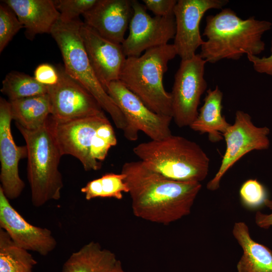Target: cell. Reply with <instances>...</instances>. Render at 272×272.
Returning <instances> with one entry per match:
<instances>
[{"label": "cell", "instance_id": "1f68e13d", "mask_svg": "<svg viewBox=\"0 0 272 272\" xmlns=\"http://www.w3.org/2000/svg\"><path fill=\"white\" fill-rule=\"evenodd\" d=\"M270 52V55L266 57L247 55L248 59L252 63L253 67L256 72L272 76V38Z\"/></svg>", "mask_w": 272, "mask_h": 272}, {"label": "cell", "instance_id": "7c38bea8", "mask_svg": "<svg viewBox=\"0 0 272 272\" xmlns=\"http://www.w3.org/2000/svg\"><path fill=\"white\" fill-rule=\"evenodd\" d=\"M58 69V82L46 86L50 115L54 120L65 122L104 114L100 104L87 90L69 76L64 67Z\"/></svg>", "mask_w": 272, "mask_h": 272}, {"label": "cell", "instance_id": "7402d4cb", "mask_svg": "<svg viewBox=\"0 0 272 272\" xmlns=\"http://www.w3.org/2000/svg\"><path fill=\"white\" fill-rule=\"evenodd\" d=\"M9 102L12 120L27 129L40 127L45 123L51 114L47 93Z\"/></svg>", "mask_w": 272, "mask_h": 272}, {"label": "cell", "instance_id": "2e32d148", "mask_svg": "<svg viewBox=\"0 0 272 272\" xmlns=\"http://www.w3.org/2000/svg\"><path fill=\"white\" fill-rule=\"evenodd\" d=\"M80 33L91 65L106 91L111 82L119 80L127 58L122 45L104 38L84 23Z\"/></svg>", "mask_w": 272, "mask_h": 272}, {"label": "cell", "instance_id": "30bf717a", "mask_svg": "<svg viewBox=\"0 0 272 272\" xmlns=\"http://www.w3.org/2000/svg\"><path fill=\"white\" fill-rule=\"evenodd\" d=\"M133 15L129 25V34L121 44L126 57H138L146 50L168 44L174 38V16L151 17L145 5L132 0Z\"/></svg>", "mask_w": 272, "mask_h": 272}, {"label": "cell", "instance_id": "277c9868", "mask_svg": "<svg viewBox=\"0 0 272 272\" xmlns=\"http://www.w3.org/2000/svg\"><path fill=\"white\" fill-rule=\"evenodd\" d=\"M16 125L27 149V173L32 205L40 207L50 200H59L63 186L59 170L62 156L48 119L44 124L34 130L27 129L17 123Z\"/></svg>", "mask_w": 272, "mask_h": 272}, {"label": "cell", "instance_id": "484cf974", "mask_svg": "<svg viewBox=\"0 0 272 272\" xmlns=\"http://www.w3.org/2000/svg\"><path fill=\"white\" fill-rule=\"evenodd\" d=\"M116 144L114 130L108 121L101 125L96 130L91 147L92 157L101 162L104 160L111 147Z\"/></svg>", "mask_w": 272, "mask_h": 272}, {"label": "cell", "instance_id": "8fae6325", "mask_svg": "<svg viewBox=\"0 0 272 272\" xmlns=\"http://www.w3.org/2000/svg\"><path fill=\"white\" fill-rule=\"evenodd\" d=\"M108 121L105 114L65 122L56 121L51 115L48 118L62 156L76 157L86 171L101 167V162L92 157L91 147L98 128Z\"/></svg>", "mask_w": 272, "mask_h": 272}, {"label": "cell", "instance_id": "d6986e66", "mask_svg": "<svg viewBox=\"0 0 272 272\" xmlns=\"http://www.w3.org/2000/svg\"><path fill=\"white\" fill-rule=\"evenodd\" d=\"M62 272H127L114 253L90 241L64 262Z\"/></svg>", "mask_w": 272, "mask_h": 272}, {"label": "cell", "instance_id": "d4e9b609", "mask_svg": "<svg viewBox=\"0 0 272 272\" xmlns=\"http://www.w3.org/2000/svg\"><path fill=\"white\" fill-rule=\"evenodd\" d=\"M1 91L8 97L9 101H13L47 94V88L34 77L13 71L6 76Z\"/></svg>", "mask_w": 272, "mask_h": 272}, {"label": "cell", "instance_id": "ffe728a7", "mask_svg": "<svg viewBox=\"0 0 272 272\" xmlns=\"http://www.w3.org/2000/svg\"><path fill=\"white\" fill-rule=\"evenodd\" d=\"M232 233L243 250L237 264L238 272H272V251L251 238L244 222H236Z\"/></svg>", "mask_w": 272, "mask_h": 272}, {"label": "cell", "instance_id": "f1b7e54d", "mask_svg": "<svg viewBox=\"0 0 272 272\" xmlns=\"http://www.w3.org/2000/svg\"><path fill=\"white\" fill-rule=\"evenodd\" d=\"M60 13V19L70 22L79 19L96 4L97 0H56L53 1Z\"/></svg>", "mask_w": 272, "mask_h": 272}, {"label": "cell", "instance_id": "4316f807", "mask_svg": "<svg viewBox=\"0 0 272 272\" xmlns=\"http://www.w3.org/2000/svg\"><path fill=\"white\" fill-rule=\"evenodd\" d=\"M23 28L16 15L6 4L0 5V52Z\"/></svg>", "mask_w": 272, "mask_h": 272}, {"label": "cell", "instance_id": "7a4b0ae2", "mask_svg": "<svg viewBox=\"0 0 272 272\" xmlns=\"http://www.w3.org/2000/svg\"><path fill=\"white\" fill-rule=\"evenodd\" d=\"M271 27L270 22L253 16L244 20L231 9H222L207 17L202 34L207 40L199 54L211 63L224 59L238 60L244 54L257 56L265 49L262 36Z\"/></svg>", "mask_w": 272, "mask_h": 272}, {"label": "cell", "instance_id": "8992f818", "mask_svg": "<svg viewBox=\"0 0 272 272\" xmlns=\"http://www.w3.org/2000/svg\"><path fill=\"white\" fill-rule=\"evenodd\" d=\"M82 23L79 19L66 22L59 19L50 34L60 49L66 74L95 97L126 139L129 136L128 123L104 89L91 65L81 35Z\"/></svg>", "mask_w": 272, "mask_h": 272}, {"label": "cell", "instance_id": "cb8c5ba5", "mask_svg": "<svg viewBox=\"0 0 272 272\" xmlns=\"http://www.w3.org/2000/svg\"><path fill=\"white\" fill-rule=\"evenodd\" d=\"M81 191L87 200L98 197L120 200L123 197L122 193H128L129 190L123 174L107 173L88 182Z\"/></svg>", "mask_w": 272, "mask_h": 272}, {"label": "cell", "instance_id": "d6a6232c", "mask_svg": "<svg viewBox=\"0 0 272 272\" xmlns=\"http://www.w3.org/2000/svg\"><path fill=\"white\" fill-rule=\"evenodd\" d=\"M264 205L272 211V199L267 198L264 201ZM255 221L259 227L264 229H268L272 226V212L269 214H265L259 211L257 212Z\"/></svg>", "mask_w": 272, "mask_h": 272}, {"label": "cell", "instance_id": "603a6c76", "mask_svg": "<svg viewBox=\"0 0 272 272\" xmlns=\"http://www.w3.org/2000/svg\"><path fill=\"white\" fill-rule=\"evenodd\" d=\"M37 261L0 228V272H32Z\"/></svg>", "mask_w": 272, "mask_h": 272}, {"label": "cell", "instance_id": "9a60e30c", "mask_svg": "<svg viewBox=\"0 0 272 272\" xmlns=\"http://www.w3.org/2000/svg\"><path fill=\"white\" fill-rule=\"evenodd\" d=\"M0 228L19 246L42 256L47 255L57 246L52 232L28 223L11 205L1 188Z\"/></svg>", "mask_w": 272, "mask_h": 272}, {"label": "cell", "instance_id": "4fadbf2b", "mask_svg": "<svg viewBox=\"0 0 272 272\" xmlns=\"http://www.w3.org/2000/svg\"><path fill=\"white\" fill-rule=\"evenodd\" d=\"M228 0H179L174 10L176 32L173 44L181 60L191 58L203 43L199 24L211 9H221Z\"/></svg>", "mask_w": 272, "mask_h": 272}, {"label": "cell", "instance_id": "ba28073f", "mask_svg": "<svg viewBox=\"0 0 272 272\" xmlns=\"http://www.w3.org/2000/svg\"><path fill=\"white\" fill-rule=\"evenodd\" d=\"M106 92L127 120L128 141L137 140L139 131L151 140H161L172 134L170 124L172 117L152 111L119 80L111 82Z\"/></svg>", "mask_w": 272, "mask_h": 272}, {"label": "cell", "instance_id": "f546056e", "mask_svg": "<svg viewBox=\"0 0 272 272\" xmlns=\"http://www.w3.org/2000/svg\"><path fill=\"white\" fill-rule=\"evenodd\" d=\"M33 77L39 83L48 87L56 85L59 80L60 75L58 69L44 63L37 66Z\"/></svg>", "mask_w": 272, "mask_h": 272}, {"label": "cell", "instance_id": "9c48e42d", "mask_svg": "<svg viewBox=\"0 0 272 272\" xmlns=\"http://www.w3.org/2000/svg\"><path fill=\"white\" fill-rule=\"evenodd\" d=\"M269 133L268 128L255 126L249 114L237 110L234 123L223 134L226 144V151L219 170L207 184V189L217 190L224 174L245 154L253 150L267 149L269 146L267 137Z\"/></svg>", "mask_w": 272, "mask_h": 272}, {"label": "cell", "instance_id": "52a82bcc", "mask_svg": "<svg viewBox=\"0 0 272 272\" xmlns=\"http://www.w3.org/2000/svg\"><path fill=\"white\" fill-rule=\"evenodd\" d=\"M207 63L199 54L181 60L171 93L172 119L179 127L189 126L197 117L201 96L207 88Z\"/></svg>", "mask_w": 272, "mask_h": 272}, {"label": "cell", "instance_id": "3957f363", "mask_svg": "<svg viewBox=\"0 0 272 272\" xmlns=\"http://www.w3.org/2000/svg\"><path fill=\"white\" fill-rule=\"evenodd\" d=\"M133 152L148 168L173 180L200 182L208 174L207 155L197 143L183 137L171 134L141 143Z\"/></svg>", "mask_w": 272, "mask_h": 272}, {"label": "cell", "instance_id": "83f0119b", "mask_svg": "<svg viewBox=\"0 0 272 272\" xmlns=\"http://www.w3.org/2000/svg\"><path fill=\"white\" fill-rule=\"evenodd\" d=\"M242 203L248 209H256L264 205L267 198L265 188L256 179H248L243 183L239 190Z\"/></svg>", "mask_w": 272, "mask_h": 272}, {"label": "cell", "instance_id": "44dd1931", "mask_svg": "<svg viewBox=\"0 0 272 272\" xmlns=\"http://www.w3.org/2000/svg\"><path fill=\"white\" fill-rule=\"evenodd\" d=\"M223 94L218 86L209 89L195 120L189 126L193 130L208 134L212 142L223 140V134L231 125L222 114Z\"/></svg>", "mask_w": 272, "mask_h": 272}, {"label": "cell", "instance_id": "6da1fadb", "mask_svg": "<svg viewBox=\"0 0 272 272\" xmlns=\"http://www.w3.org/2000/svg\"><path fill=\"white\" fill-rule=\"evenodd\" d=\"M121 173L125 175L133 215L165 225L189 215L201 188L199 182L166 178L140 160L124 163Z\"/></svg>", "mask_w": 272, "mask_h": 272}, {"label": "cell", "instance_id": "e0dca14e", "mask_svg": "<svg viewBox=\"0 0 272 272\" xmlns=\"http://www.w3.org/2000/svg\"><path fill=\"white\" fill-rule=\"evenodd\" d=\"M133 12L132 0H97L83 16L84 23L100 35L121 44Z\"/></svg>", "mask_w": 272, "mask_h": 272}, {"label": "cell", "instance_id": "4dcf8cb0", "mask_svg": "<svg viewBox=\"0 0 272 272\" xmlns=\"http://www.w3.org/2000/svg\"><path fill=\"white\" fill-rule=\"evenodd\" d=\"M147 9L156 16L168 17L174 15V10L177 1L176 0H143Z\"/></svg>", "mask_w": 272, "mask_h": 272}, {"label": "cell", "instance_id": "5b68a950", "mask_svg": "<svg viewBox=\"0 0 272 272\" xmlns=\"http://www.w3.org/2000/svg\"><path fill=\"white\" fill-rule=\"evenodd\" d=\"M177 55L173 44L146 50L138 57H127L119 81L152 111L172 117V98L163 83L169 62Z\"/></svg>", "mask_w": 272, "mask_h": 272}, {"label": "cell", "instance_id": "ac0fdd59", "mask_svg": "<svg viewBox=\"0 0 272 272\" xmlns=\"http://www.w3.org/2000/svg\"><path fill=\"white\" fill-rule=\"evenodd\" d=\"M25 29L27 38L39 34H50L60 19V13L51 0H5Z\"/></svg>", "mask_w": 272, "mask_h": 272}, {"label": "cell", "instance_id": "5bb4252c", "mask_svg": "<svg viewBox=\"0 0 272 272\" xmlns=\"http://www.w3.org/2000/svg\"><path fill=\"white\" fill-rule=\"evenodd\" d=\"M12 120L11 104L0 98V188L9 200L21 194L25 183L19 173V163L27 157L25 146H17L13 137L11 123Z\"/></svg>", "mask_w": 272, "mask_h": 272}]
</instances>
